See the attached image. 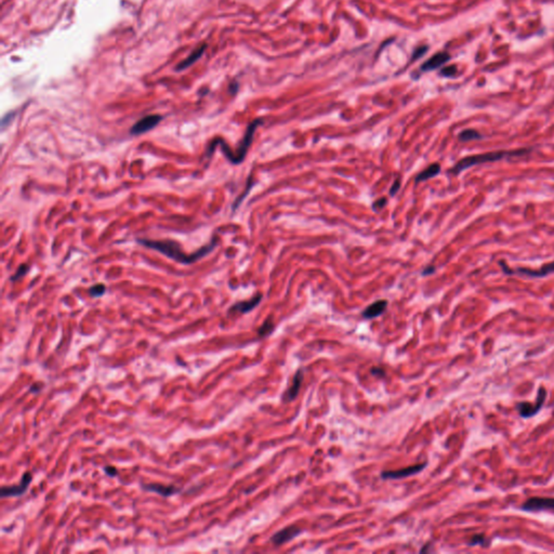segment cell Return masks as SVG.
I'll use <instances>...</instances> for the list:
<instances>
[{
	"label": "cell",
	"mask_w": 554,
	"mask_h": 554,
	"mask_svg": "<svg viewBox=\"0 0 554 554\" xmlns=\"http://www.w3.org/2000/svg\"><path fill=\"white\" fill-rule=\"evenodd\" d=\"M138 243L141 244V245H143L146 248H148V249H153V250L158 251L162 254H165L167 258L177 262V263L193 264V263H195V262H197L198 260H201L204 257H206V255L209 254L212 250L215 249V248L217 247L218 238L214 237L211 239V241L208 245L202 247L200 250H197L196 252L192 253V254H187L186 252H184L181 249V247H180L179 244H176L175 241L169 240V239H166V240H152V239H147V238H143V239L141 238V239H138Z\"/></svg>",
	"instance_id": "1"
},
{
	"label": "cell",
	"mask_w": 554,
	"mask_h": 554,
	"mask_svg": "<svg viewBox=\"0 0 554 554\" xmlns=\"http://www.w3.org/2000/svg\"><path fill=\"white\" fill-rule=\"evenodd\" d=\"M530 148H520V150H513V151H497V152H489V153H483V154H475L470 155L460 159L456 165H454L450 170L449 173L453 175L460 174L465 170L471 168L473 166H479L483 164H488V162H496L506 158L510 157H521V156L527 155L530 153Z\"/></svg>",
	"instance_id": "2"
},
{
	"label": "cell",
	"mask_w": 554,
	"mask_h": 554,
	"mask_svg": "<svg viewBox=\"0 0 554 554\" xmlns=\"http://www.w3.org/2000/svg\"><path fill=\"white\" fill-rule=\"evenodd\" d=\"M263 123V120H262L261 118L259 119H255L253 120V122L251 124H249V126H248L247 130H246V133L244 136V139L243 141L240 142V144L237 148V151L234 153L230 150L229 145H227L225 142L222 140V139H216L215 141L211 142L210 144V148H209V154H211L212 152H214V148L216 145H220L221 146V151L222 153L225 155L226 159L229 160L230 162H232V164L234 165H238L240 164V162H243V160L245 159L246 155H247V152L248 150H249V147L252 143V140H253V134H254V131L257 130V128Z\"/></svg>",
	"instance_id": "3"
},
{
	"label": "cell",
	"mask_w": 554,
	"mask_h": 554,
	"mask_svg": "<svg viewBox=\"0 0 554 554\" xmlns=\"http://www.w3.org/2000/svg\"><path fill=\"white\" fill-rule=\"evenodd\" d=\"M499 265L502 268V272L506 275H518V276L528 277V279H543V277H546L550 274L554 273V261L542 265L538 269H531L527 267H517L513 269L510 266H508V264L504 261H499Z\"/></svg>",
	"instance_id": "4"
},
{
	"label": "cell",
	"mask_w": 554,
	"mask_h": 554,
	"mask_svg": "<svg viewBox=\"0 0 554 554\" xmlns=\"http://www.w3.org/2000/svg\"><path fill=\"white\" fill-rule=\"evenodd\" d=\"M546 394H548L546 390L541 387L538 390L535 404H531L529 402H521L516 404V409L518 411V414H520V416L522 418H530L537 415L543 407V404L546 399Z\"/></svg>",
	"instance_id": "5"
},
{
	"label": "cell",
	"mask_w": 554,
	"mask_h": 554,
	"mask_svg": "<svg viewBox=\"0 0 554 554\" xmlns=\"http://www.w3.org/2000/svg\"><path fill=\"white\" fill-rule=\"evenodd\" d=\"M521 510L525 512H546L554 513V498L553 497H531L522 506Z\"/></svg>",
	"instance_id": "6"
},
{
	"label": "cell",
	"mask_w": 554,
	"mask_h": 554,
	"mask_svg": "<svg viewBox=\"0 0 554 554\" xmlns=\"http://www.w3.org/2000/svg\"><path fill=\"white\" fill-rule=\"evenodd\" d=\"M161 120H162V117L160 115L145 116L138 120V122L131 127L130 133L132 136H141V134L154 129V128L161 122Z\"/></svg>",
	"instance_id": "7"
},
{
	"label": "cell",
	"mask_w": 554,
	"mask_h": 554,
	"mask_svg": "<svg viewBox=\"0 0 554 554\" xmlns=\"http://www.w3.org/2000/svg\"><path fill=\"white\" fill-rule=\"evenodd\" d=\"M427 465H428L427 463H424V464H418L415 466L404 468V469H401V470L382 471L381 478L383 480H400L403 478H408V477H411V475H415L419 472H421L423 469L427 467Z\"/></svg>",
	"instance_id": "8"
},
{
	"label": "cell",
	"mask_w": 554,
	"mask_h": 554,
	"mask_svg": "<svg viewBox=\"0 0 554 554\" xmlns=\"http://www.w3.org/2000/svg\"><path fill=\"white\" fill-rule=\"evenodd\" d=\"M32 479H33L32 473L31 472H25L23 474L22 481H21V483L19 485L10 486V487L4 486L2 488V497H17V496L23 495L26 492V489L28 488V485L31 484Z\"/></svg>",
	"instance_id": "9"
},
{
	"label": "cell",
	"mask_w": 554,
	"mask_h": 554,
	"mask_svg": "<svg viewBox=\"0 0 554 554\" xmlns=\"http://www.w3.org/2000/svg\"><path fill=\"white\" fill-rule=\"evenodd\" d=\"M302 532V530L297 527V526H288V527H285L284 529L277 531L276 534H274L271 538V541L275 544V545H281V544H284L286 543L290 540H293L294 538H296L298 535H300Z\"/></svg>",
	"instance_id": "10"
},
{
	"label": "cell",
	"mask_w": 554,
	"mask_h": 554,
	"mask_svg": "<svg viewBox=\"0 0 554 554\" xmlns=\"http://www.w3.org/2000/svg\"><path fill=\"white\" fill-rule=\"evenodd\" d=\"M303 372L302 369H299L295 375V377L293 378V382H291V386L288 388V390L286 391V393L284 394L283 396V401L284 402H290V401H294L296 397L298 396V394H299V391L301 389V386H302V382H303Z\"/></svg>",
	"instance_id": "11"
},
{
	"label": "cell",
	"mask_w": 554,
	"mask_h": 554,
	"mask_svg": "<svg viewBox=\"0 0 554 554\" xmlns=\"http://www.w3.org/2000/svg\"><path fill=\"white\" fill-rule=\"evenodd\" d=\"M387 307H388V301L387 300L376 301L373 304L369 305V307H367L363 311L361 315H363L364 318H367V319L376 318V317H378V316H380V315H382L383 313H385L386 310H387Z\"/></svg>",
	"instance_id": "12"
},
{
	"label": "cell",
	"mask_w": 554,
	"mask_h": 554,
	"mask_svg": "<svg viewBox=\"0 0 554 554\" xmlns=\"http://www.w3.org/2000/svg\"><path fill=\"white\" fill-rule=\"evenodd\" d=\"M262 300V295L259 294L255 297H253L252 299L248 300V301H241V302H237L236 304H234L233 307L230 309V312H239V313H248V312L252 311L254 308H257L259 303L261 302Z\"/></svg>",
	"instance_id": "13"
},
{
	"label": "cell",
	"mask_w": 554,
	"mask_h": 554,
	"mask_svg": "<svg viewBox=\"0 0 554 554\" xmlns=\"http://www.w3.org/2000/svg\"><path fill=\"white\" fill-rule=\"evenodd\" d=\"M449 59H450V55L448 53L439 52L435 55H433L431 59H429V61L425 62L423 65L421 66V69L424 70V72H427V70L436 69L438 67H441L442 65H444V64L447 61H449Z\"/></svg>",
	"instance_id": "14"
},
{
	"label": "cell",
	"mask_w": 554,
	"mask_h": 554,
	"mask_svg": "<svg viewBox=\"0 0 554 554\" xmlns=\"http://www.w3.org/2000/svg\"><path fill=\"white\" fill-rule=\"evenodd\" d=\"M205 49H206V45H203V46H201V47L196 48L195 50H194L193 52H192L186 60H183L180 64H177L176 67H175V70H177V72H180V70H183V69H186V68L190 67L191 65H193V64H194L196 61H198V60H200V59L202 58L203 54H204V52H205Z\"/></svg>",
	"instance_id": "15"
},
{
	"label": "cell",
	"mask_w": 554,
	"mask_h": 554,
	"mask_svg": "<svg viewBox=\"0 0 554 554\" xmlns=\"http://www.w3.org/2000/svg\"><path fill=\"white\" fill-rule=\"evenodd\" d=\"M142 487H143L145 491L154 492V493L159 494V495L164 496V497L172 496V495L180 492V489L174 487V486H165V485H159V484H147V485H142Z\"/></svg>",
	"instance_id": "16"
},
{
	"label": "cell",
	"mask_w": 554,
	"mask_h": 554,
	"mask_svg": "<svg viewBox=\"0 0 554 554\" xmlns=\"http://www.w3.org/2000/svg\"><path fill=\"white\" fill-rule=\"evenodd\" d=\"M439 172H441V165L437 164V162H434V164L430 165L428 168H425L423 171H421L420 173L417 174L416 183L423 182V181H427L429 179H432V177H434L437 174H439Z\"/></svg>",
	"instance_id": "17"
},
{
	"label": "cell",
	"mask_w": 554,
	"mask_h": 554,
	"mask_svg": "<svg viewBox=\"0 0 554 554\" xmlns=\"http://www.w3.org/2000/svg\"><path fill=\"white\" fill-rule=\"evenodd\" d=\"M458 139H459L460 142L466 143V142L483 140V139H484V136H483V134H481L478 130H475V129H465V130H463L459 133Z\"/></svg>",
	"instance_id": "18"
},
{
	"label": "cell",
	"mask_w": 554,
	"mask_h": 554,
	"mask_svg": "<svg viewBox=\"0 0 554 554\" xmlns=\"http://www.w3.org/2000/svg\"><path fill=\"white\" fill-rule=\"evenodd\" d=\"M273 329H274V323L272 321V317H268L258 329V335L260 337H266L273 331Z\"/></svg>",
	"instance_id": "19"
},
{
	"label": "cell",
	"mask_w": 554,
	"mask_h": 554,
	"mask_svg": "<svg viewBox=\"0 0 554 554\" xmlns=\"http://www.w3.org/2000/svg\"><path fill=\"white\" fill-rule=\"evenodd\" d=\"M105 290L106 288L103 284H97V285L89 288V295L94 298H99L105 294Z\"/></svg>",
	"instance_id": "20"
},
{
	"label": "cell",
	"mask_w": 554,
	"mask_h": 554,
	"mask_svg": "<svg viewBox=\"0 0 554 554\" xmlns=\"http://www.w3.org/2000/svg\"><path fill=\"white\" fill-rule=\"evenodd\" d=\"M488 544V540L487 538L483 535V534H478V535H474L472 538L470 542H469V545L470 546H473V545H483V546H487Z\"/></svg>",
	"instance_id": "21"
},
{
	"label": "cell",
	"mask_w": 554,
	"mask_h": 554,
	"mask_svg": "<svg viewBox=\"0 0 554 554\" xmlns=\"http://www.w3.org/2000/svg\"><path fill=\"white\" fill-rule=\"evenodd\" d=\"M28 269H30V266L26 265V264H22V265H21V266L18 268L17 273L11 277V281H12V282H16V281H18V280H21L23 276H25V275L27 274Z\"/></svg>",
	"instance_id": "22"
},
{
	"label": "cell",
	"mask_w": 554,
	"mask_h": 554,
	"mask_svg": "<svg viewBox=\"0 0 554 554\" xmlns=\"http://www.w3.org/2000/svg\"><path fill=\"white\" fill-rule=\"evenodd\" d=\"M251 186H252V179H251V176H250V177H249V181H248V188L246 189V191L244 192V193H243V194H241V196H240L239 198H237V200H236V202H235V203H234V205H233V210H235V209H236V208L238 207V206L240 205L241 201H243V200H244V198L246 197V195L248 194V192H249V190L251 189Z\"/></svg>",
	"instance_id": "23"
},
{
	"label": "cell",
	"mask_w": 554,
	"mask_h": 554,
	"mask_svg": "<svg viewBox=\"0 0 554 554\" xmlns=\"http://www.w3.org/2000/svg\"><path fill=\"white\" fill-rule=\"evenodd\" d=\"M387 203H388V200H387L386 197H381V198H379V200H377V201H376V202L373 204V209H374V211L378 212V211L382 210L383 208L386 207Z\"/></svg>",
	"instance_id": "24"
},
{
	"label": "cell",
	"mask_w": 554,
	"mask_h": 554,
	"mask_svg": "<svg viewBox=\"0 0 554 554\" xmlns=\"http://www.w3.org/2000/svg\"><path fill=\"white\" fill-rule=\"evenodd\" d=\"M456 73H457V67L454 65L447 66V67L443 68L442 72H441V74L445 77H452V76L456 75Z\"/></svg>",
	"instance_id": "25"
},
{
	"label": "cell",
	"mask_w": 554,
	"mask_h": 554,
	"mask_svg": "<svg viewBox=\"0 0 554 554\" xmlns=\"http://www.w3.org/2000/svg\"><path fill=\"white\" fill-rule=\"evenodd\" d=\"M400 189H401V180H400V179H396L395 182L393 183L392 188H391V190H390V195H391V196L396 195V194H397V192L400 191Z\"/></svg>",
	"instance_id": "26"
},
{
	"label": "cell",
	"mask_w": 554,
	"mask_h": 554,
	"mask_svg": "<svg viewBox=\"0 0 554 554\" xmlns=\"http://www.w3.org/2000/svg\"><path fill=\"white\" fill-rule=\"evenodd\" d=\"M427 50H428V47H427V46H423V47L418 48V49H417V50L415 51V54H414V56H413V61L417 60L418 58H420V56H422V55H423V54H424L425 52H427Z\"/></svg>",
	"instance_id": "27"
},
{
	"label": "cell",
	"mask_w": 554,
	"mask_h": 554,
	"mask_svg": "<svg viewBox=\"0 0 554 554\" xmlns=\"http://www.w3.org/2000/svg\"><path fill=\"white\" fill-rule=\"evenodd\" d=\"M104 471H105L106 474L110 475V477H116L117 473H118V472H117V469H116V468H114V467H111V466L105 467V468H104Z\"/></svg>",
	"instance_id": "28"
},
{
	"label": "cell",
	"mask_w": 554,
	"mask_h": 554,
	"mask_svg": "<svg viewBox=\"0 0 554 554\" xmlns=\"http://www.w3.org/2000/svg\"><path fill=\"white\" fill-rule=\"evenodd\" d=\"M435 267L433 265H429L428 267H425L423 271H422V276H428V275H431L435 272Z\"/></svg>",
	"instance_id": "29"
},
{
	"label": "cell",
	"mask_w": 554,
	"mask_h": 554,
	"mask_svg": "<svg viewBox=\"0 0 554 554\" xmlns=\"http://www.w3.org/2000/svg\"><path fill=\"white\" fill-rule=\"evenodd\" d=\"M372 374L375 375V376H381V377H383V376L386 375V372L383 371L382 368H378V367H374L372 368Z\"/></svg>",
	"instance_id": "30"
}]
</instances>
